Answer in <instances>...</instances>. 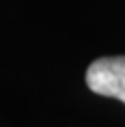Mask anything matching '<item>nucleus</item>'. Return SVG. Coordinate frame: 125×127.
<instances>
[{
	"mask_svg": "<svg viewBox=\"0 0 125 127\" xmlns=\"http://www.w3.org/2000/svg\"><path fill=\"white\" fill-rule=\"evenodd\" d=\"M87 87L103 97H115L125 103V56L99 58L85 71Z\"/></svg>",
	"mask_w": 125,
	"mask_h": 127,
	"instance_id": "nucleus-1",
	"label": "nucleus"
}]
</instances>
